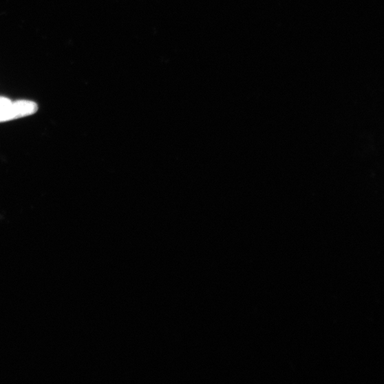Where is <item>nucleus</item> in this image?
Wrapping results in <instances>:
<instances>
[{"label":"nucleus","mask_w":384,"mask_h":384,"mask_svg":"<svg viewBox=\"0 0 384 384\" xmlns=\"http://www.w3.org/2000/svg\"><path fill=\"white\" fill-rule=\"evenodd\" d=\"M38 111L37 105L32 101L21 100L11 103L0 111V122L16 120L34 114Z\"/></svg>","instance_id":"f257e3e1"},{"label":"nucleus","mask_w":384,"mask_h":384,"mask_svg":"<svg viewBox=\"0 0 384 384\" xmlns=\"http://www.w3.org/2000/svg\"><path fill=\"white\" fill-rule=\"evenodd\" d=\"M11 101L5 98H0V111L7 108L8 105L11 104Z\"/></svg>","instance_id":"f03ea898"}]
</instances>
